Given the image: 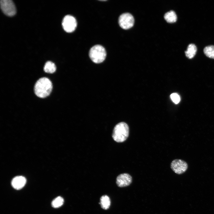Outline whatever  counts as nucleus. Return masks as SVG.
Segmentation results:
<instances>
[{
    "label": "nucleus",
    "instance_id": "f257e3e1",
    "mask_svg": "<svg viewBox=\"0 0 214 214\" xmlns=\"http://www.w3.org/2000/svg\"><path fill=\"white\" fill-rule=\"evenodd\" d=\"M53 88L51 81L48 78L43 77L37 81L34 86V92L38 97L43 98L49 95Z\"/></svg>",
    "mask_w": 214,
    "mask_h": 214
},
{
    "label": "nucleus",
    "instance_id": "f03ea898",
    "mask_svg": "<svg viewBox=\"0 0 214 214\" xmlns=\"http://www.w3.org/2000/svg\"><path fill=\"white\" fill-rule=\"evenodd\" d=\"M129 135V128L125 122H121L117 124L114 128L112 134L113 139L117 142L124 141Z\"/></svg>",
    "mask_w": 214,
    "mask_h": 214
},
{
    "label": "nucleus",
    "instance_id": "7ed1b4c3",
    "mask_svg": "<svg viewBox=\"0 0 214 214\" xmlns=\"http://www.w3.org/2000/svg\"><path fill=\"white\" fill-rule=\"evenodd\" d=\"M89 56L94 62L98 64L105 59L106 53L105 48L102 45H97L93 46L90 50Z\"/></svg>",
    "mask_w": 214,
    "mask_h": 214
},
{
    "label": "nucleus",
    "instance_id": "20e7f679",
    "mask_svg": "<svg viewBox=\"0 0 214 214\" xmlns=\"http://www.w3.org/2000/svg\"><path fill=\"white\" fill-rule=\"evenodd\" d=\"M62 25L65 32L71 33L73 32L76 28L77 22L74 17L70 15H67L63 18Z\"/></svg>",
    "mask_w": 214,
    "mask_h": 214
},
{
    "label": "nucleus",
    "instance_id": "39448f33",
    "mask_svg": "<svg viewBox=\"0 0 214 214\" xmlns=\"http://www.w3.org/2000/svg\"><path fill=\"white\" fill-rule=\"evenodd\" d=\"M118 22L120 26L122 28L127 29L133 26L134 20L131 14L128 13H125L119 16Z\"/></svg>",
    "mask_w": 214,
    "mask_h": 214
},
{
    "label": "nucleus",
    "instance_id": "423d86ee",
    "mask_svg": "<svg viewBox=\"0 0 214 214\" xmlns=\"http://www.w3.org/2000/svg\"><path fill=\"white\" fill-rule=\"evenodd\" d=\"M0 6L3 12L8 16H13L16 13L15 7L11 0H1Z\"/></svg>",
    "mask_w": 214,
    "mask_h": 214
},
{
    "label": "nucleus",
    "instance_id": "0eeeda50",
    "mask_svg": "<svg viewBox=\"0 0 214 214\" xmlns=\"http://www.w3.org/2000/svg\"><path fill=\"white\" fill-rule=\"evenodd\" d=\"M171 167L176 173L181 174L184 173L187 170L188 165L185 161L181 159H175L171 162Z\"/></svg>",
    "mask_w": 214,
    "mask_h": 214
},
{
    "label": "nucleus",
    "instance_id": "6e6552de",
    "mask_svg": "<svg viewBox=\"0 0 214 214\" xmlns=\"http://www.w3.org/2000/svg\"><path fill=\"white\" fill-rule=\"evenodd\" d=\"M132 182L131 176L128 173H123L118 175L116 179V183L118 186L123 187L129 185Z\"/></svg>",
    "mask_w": 214,
    "mask_h": 214
},
{
    "label": "nucleus",
    "instance_id": "1a4fd4ad",
    "mask_svg": "<svg viewBox=\"0 0 214 214\" xmlns=\"http://www.w3.org/2000/svg\"><path fill=\"white\" fill-rule=\"evenodd\" d=\"M26 182V180L25 177L22 176H18L13 179L11 184L15 189L20 190L24 186Z\"/></svg>",
    "mask_w": 214,
    "mask_h": 214
},
{
    "label": "nucleus",
    "instance_id": "9d476101",
    "mask_svg": "<svg viewBox=\"0 0 214 214\" xmlns=\"http://www.w3.org/2000/svg\"><path fill=\"white\" fill-rule=\"evenodd\" d=\"M196 51V46L193 44H190L185 52V55L189 59H192L195 56Z\"/></svg>",
    "mask_w": 214,
    "mask_h": 214
},
{
    "label": "nucleus",
    "instance_id": "9b49d317",
    "mask_svg": "<svg viewBox=\"0 0 214 214\" xmlns=\"http://www.w3.org/2000/svg\"><path fill=\"white\" fill-rule=\"evenodd\" d=\"M164 18L166 21L169 23H173L177 20V16L174 11L171 10L166 13Z\"/></svg>",
    "mask_w": 214,
    "mask_h": 214
},
{
    "label": "nucleus",
    "instance_id": "f8f14e48",
    "mask_svg": "<svg viewBox=\"0 0 214 214\" xmlns=\"http://www.w3.org/2000/svg\"><path fill=\"white\" fill-rule=\"evenodd\" d=\"M56 67L53 62L48 61L45 64L44 67V71L48 73H53L56 70Z\"/></svg>",
    "mask_w": 214,
    "mask_h": 214
},
{
    "label": "nucleus",
    "instance_id": "ddd939ff",
    "mask_svg": "<svg viewBox=\"0 0 214 214\" xmlns=\"http://www.w3.org/2000/svg\"><path fill=\"white\" fill-rule=\"evenodd\" d=\"M110 199L108 196L105 195L101 197L100 204L103 209L105 210L108 209L110 206Z\"/></svg>",
    "mask_w": 214,
    "mask_h": 214
},
{
    "label": "nucleus",
    "instance_id": "4468645a",
    "mask_svg": "<svg viewBox=\"0 0 214 214\" xmlns=\"http://www.w3.org/2000/svg\"><path fill=\"white\" fill-rule=\"evenodd\" d=\"M205 54L208 57L214 59V46L209 45L206 47L204 49Z\"/></svg>",
    "mask_w": 214,
    "mask_h": 214
},
{
    "label": "nucleus",
    "instance_id": "2eb2a0df",
    "mask_svg": "<svg viewBox=\"0 0 214 214\" xmlns=\"http://www.w3.org/2000/svg\"><path fill=\"white\" fill-rule=\"evenodd\" d=\"M64 202L63 199L62 197L59 196L56 197L52 201L51 205L53 207L57 208L61 206L63 204Z\"/></svg>",
    "mask_w": 214,
    "mask_h": 214
},
{
    "label": "nucleus",
    "instance_id": "dca6fc26",
    "mask_svg": "<svg viewBox=\"0 0 214 214\" xmlns=\"http://www.w3.org/2000/svg\"><path fill=\"white\" fill-rule=\"evenodd\" d=\"M170 97L173 102L175 104H178L180 101L179 95L176 93H173L170 95Z\"/></svg>",
    "mask_w": 214,
    "mask_h": 214
}]
</instances>
